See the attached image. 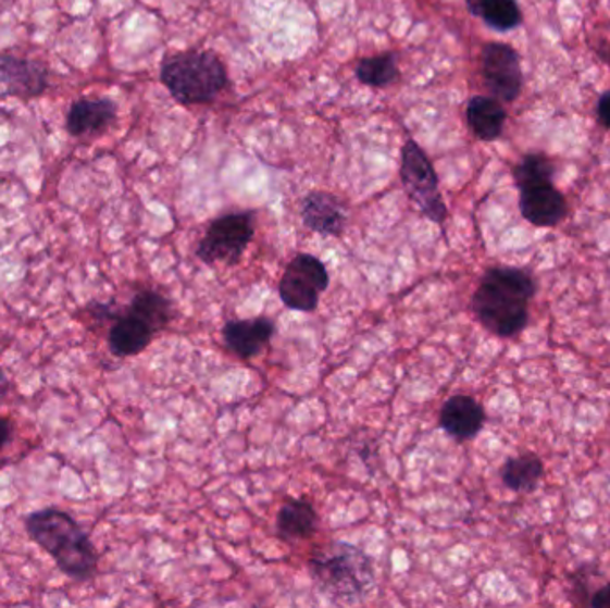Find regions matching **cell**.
<instances>
[{"label":"cell","mask_w":610,"mask_h":608,"mask_svg":"<svg viewBox=\"0 0 610 608\" xmlns=\"http://www.w3.org/2000/svg\"><path fill=\"white\" fill-rule=\"evenodd\" d=\"M536 293V281L526 270L493 266L476 287L472 309L486 331L509 339L528 325V303Z\"/></svg>","instance_id":"cell-1"},{"label":"cell","mask_w":610,"mask_h":608,"mask_svg":"<svg viewBox=\"0 0 610 608\" xmlns=\"http://www.w3.org/2000/svg\"><path fill=\"white\" fill-rule=\"evenodd\" d=\"M309 573L318 591L336 605H356L375 587L373 560L353 544L333 541L314 551Z\"/></svg>","instance_id":"cell-2"},{"label":"cell","mask_w":610,"mask_h":608,"mask_svg":"<svg viewBox=\"0 0 610 608\" xmlns=\"http://www.w3.org/2000/svg\"><path fill=\"white\" fill-rule=\"evenodd\" d=\"M25 529L70 579L90 580L97 573L94 544L72 516L58 509L38 510L25 518Z\"/></svg>","instance_id":"cell-3"},{"label":"cell","mask_w":610,"mask_h":608,"mask_svg":"<svg viewBox=\"0 0 610 608\" xmlns=\"http://www.w3.org/2000/svg\"><path fill=\"white\" fill-rule=\"evenodd\" d=\"M161 80L180 104H203L227 86V72L213 52L188 50L164 61Z\"/></svg>","instance_id":"cell-4"},{"label":"cell","mask_w":610,"mask_h":608,"mask_svg":"<svg viewBox=\"0 0 610 608\" xmlns=\"http://www.w3.org/2000/svg\"><path fill=\"white\" fill-rule=\"evenodd\" d=\"M256 233V216L249 211L220 216L209 225L197 247V258L209 266H236Z\"/></svg>","instance_id":"cell-5"},{"label":"cell","mask_w":610,"mask_h":608,"mask_svg":"<svg viewBox=\"0 0 610 608\" xmlns=\"http://www.w3.org/2000/svg\"><path fill=\"white\" fill-rule=\"evenodd\" d=\"M331 284L327 266L311 253H298L284 270L278 295L289 311L314 312Z\"/></svg>","instance_id":"cell-6"},{"label":"cell","mask_w":610,"mask_h":608,"mask_svg":"<svg viewBox=\"0 0 610 608\" xmlns=\"http://www.w3.org/2000/svg\"><path fill=\"white\" fill-rule=\"evenodd\" d=\"M400 175L407 195L416 203L423 216L434 223L445 222L448 211L439 194L436 172L425 152L412 139L403 145Z\"/></svg>","instance_id":"cell-7"},{"label":"cell","mask_w":610,"mask_h":608,"mask_svg":"<svg viewBox=\"0 0 610 608\" xmlns=\"http://www.w3.org/2000/svg\"><path fill=\"white\" fill-rule=\"evenodd\" d=\"M482 75L487 89L500 102H514L523 88L520 55L511 45L487 44L482 50Z\"/></svg>","instance_id":"cell-8"},{"label":"cell","mask_w":610,"mask_h":608,"mask_svg":"<svg viewBox=\"0 0 610 608\" xmlns=\"http://www.w3.org/2000/svg\"><path fill=\"white\" fill-rule=\"evenodd\" d=\"M275 331H277L275 323L270 318H247V320H231L225 323L222 336L225 347L233 351L234 356L250 361L269 348Z\"/></svg>","instance_id":"cell-9"},{"label":"cell","mask_w":610,"mask_h":608,"mask_svg":"<svg viewBox=\"0 0 610 608\" xmlns=\"http://www.w3.org/2000/svg\"><path fill=\"white\" fill-rule=\"evenodd\" d=\"M486 423V412L470 395H453L443 404L439 425L450 437L464 443L475 439Z\"/></svg>","instance_id":"cell-10"},{"label":"cell","mask_w":610,"mask_h":608,"mask_svg":"<svg viewBox=\"0 0 610 608\" xmlns=\"http://www.w3.org/2000/svg\"><path fill=\"white\" fill-rule=\"evenodd\" d=\"M521 216L536 227H556L568 214L564 197L553 184H541L520 191Z\"/></svg>","instance_id":"cell-11"},{"label":"cell","mask_w":610,"mask_h":608,"mask_svg":"<svg viewBox=\"0 0 610 608\" xmlns=\"http://www.w3.org/2000/svg\"><path fill=\"white\" fill-rule=\"evenodd\" d=\"M302 222L309 231L334 238L345 231L347 225V208L345 203L334 195L325 191H313L303 198Z\"/></svg>","instance_id":"cell-12"},{"label":"cell","mask_w":610,"mask_h":608,"mask_svg":"<svg viewBox=\"0 0 610 608\" xmlns=\"http://www.w3.org/2000/svg\"><path fill=\"white\" fill-rule=\"evenodd\" d=\"M155 331L149 323L127 309L116 318L110 331V350L116 357L138 356L154 339Z\"/></svg>","instance_id":"cell-13"},{"label":"cell","mask_w":610,"mask_h":608,"mask_svg":"<svg viewBox=\"0 0 610 608\" xmlns=\"http://www.w3.org/2000/svg\"><path fill=\"white\" fill-rule=\"evenodd\" d=\"M318 512L313 505L308 500L294 498L281 507L277 514V535L278 539L286 543H298V541L309 539L316 534Z\"/></svg>","instance_id":"cell-14"},{"label":"cell","mask_w":610,"mask_h":608,"mask_svg":"<svg viewBox=\"0 0 610 608\" xmlns=\"http://www.w3.org/2000/svg\"><path fill=\"white\" fill-rule=\"evenodd\" d=\"M0 86L11 94L40 95L47 86V72L43 66L18 58H0Z\"/></svg>","instance_id":"cell-15"},{"label":"cell","mask_w":610,"mask_h":608,"mask_svg":"<svg viewBox=\"0 0 610 608\" xmlns=\"http://www.w3.org/2000/svg\"><path fill=\"white\" fill-rule=\"evenodd\" d=\"M116 116V106L110 99H83L70 108L66 127L74 136L99 133L110 127Z\"/></svg>","instance_id":"cell-16"},{"label":"cell","mask_w":610,"mask_h":608,"mask_svg":"<svg viewBox=\"0 0 610 608\" xmlns=\"http://www.w3.org/2000/svg\"><path fill=\"white\" fill-rule=\"evenodd\" d=\"M466 116L470 129L482 141L500 138L507 119L506 109L491 97H473L468 102Z\"/></svg>","instance_id":"cell-17"},{"label":"cell","mask_w":610,"mask_h":608,"mask_svg":"<svg viewBox=\"0 0 610 608\" xmlns=\"http://www.w3.org/2000/svg\"><path fill=\"white\" fill-rule=\"evenodd\" d=\"M501 482L512 493H531L541 484L545 476V464L536 454H523L511 457L501 466Z\"/></svg>","instance_id":"cell-18"},{"label":"cell","mask_w":610,"mask_h":608,"mask_svg":"<svg viewBox=\"0 0 610 608\" xmlns=\"http://www.w3.org/2000/svg\"><path fill=\"white\" fill-rule=\"evenodd\" d=\"M468 10L498 33L516 29L521 24L516 0H466Z\"/></svg>","instance_id":"cell-19"},{"label":"cell","mask_w":610,"mask_h":608,"mask_svg":"<svg viewBox=\"0 0 610 608\" xmlns=\"http://www.w3.org/2000/svg\"><path fill=\"white\" fill-rule=\"evenodd\" d=\"M129 311L135 312L136 317L141 318L144 322L149 323L154 328L155 334L163 331L172 320V303L169 298L158 291L136 293L133 302H130Z\"/></svg>","instance_id":"cell-20"},{"label":"cell","mask_w":610,"mask_h":608,"mask_svg":"<svg viewBox=\"0 0 610 608\" xmlns=\"http://www.w3.org/2000/svg\"><path fill=\"white\" fill-rule=\"evenodd\" d=\"M358 79L362 85L373 88H386L393 85L398 77L397 58L393 54L373 55L359 61Z\"/></svg>","instance_id":"cell-21"},{"label":"cell","mask_w":610,"mask_h":608,"mask_svg":"<svg viewBox=\"0 0 610 608\" xmlns=\"http://www.w3.org/2000/svg\"><path fill=\"white\" fill-rule=\"evenodd\" d=\"M553 175H556V169L550 159L543 153H528L514 169V183L521 191V189L532 188V186L551 184Z\"/></svg>","instance_id":"cell-22"},{"label":"cell","mask_w":610,"mask_h":608,"mask_svg":"<svg viewBox=\"0 0 610 608\" xmlns=\"http://www.w3.org/2000/svg\"><path fill=\"white\" fill-rule=\"evenodd\" d=\"M596 113H598L600 124L603 125L606 129H610V91L609 94L601 95L600 100H598Z\"/></svg>","instance_id":"cell-23"},{"label":"cell","mask_w":610,"mask_h":608,"mask_svg":"<svg viewBox=\"0 0 610 608\" xmlns=\"http://www.w3.org/2000/svg\"><path fill=\"white\" fill-rule=\"evenodd\" d=\"M590 607L593 608H610V584L598 588L593 598H590Z\"/></svg>","instance_id":"cell-24"},{"label":"cell","mask_w":610,"mask_h":608,"mask_svg":"<svg viewBox=\"0 0 610 608\" xmlns=\"http://www.w3.org/2000/svg\"><path fill=\"white\" fill-rule=\"evenodd\" d=\"M10 439H11L10 423H8V421L2 420V418H0V448H2V446H4L5 443H8V441Z\"/></svg>","instance_id":"cell-25"},{"label":"cell","mask_w":610,"mask_h":608,"mask_svg":"<svg viewBox=\"0 0 610 608\" xmlns=\"http://www.w3.org/2000/svg\"><path fill=\"white\" fill-rule=\"evenodd\" d=\"M5 389H8V379H5L4 373L0 370V396L4 395Z\"/></svg>","instance_id":"cell-26"},{"label":"cell","mask_w":610,"mask_h":608,"mask_svg":"<svg viewBox=\"0 0 610 608\" xmlns=\"http://www.w3.org/2000/svg\"><path fill=\"white\" fill-rule=\"evenodd\" d=\"M609 60H610V54H609Z\"/></svg>","instance_id":"cell-27"}]
</instances>
